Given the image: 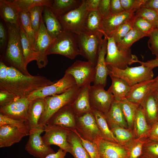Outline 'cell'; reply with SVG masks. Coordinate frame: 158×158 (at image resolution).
Wrapping results in <instances>:
<instances>
[{"instance_id": "681fc988", "label": "cell", "mask_w": 158, "mask_h": 158, "mask_svg": "<svg viewBox=\"0 0 158 158\" xmlns=\"http://www.w3.org/2000/svg\"><path fill=\"white\" fill-rule=\"evenodd\" d=\"M147 0H120L124 11L133 10L136 12L144 6Z\"/></svg>"}, {"instance_id": "ee69618b", "label": "cell", "mask_w": 158, "mask_h": 158, "mask_svg": "<svg viewBox=\"0 0 158 158\" xmlns=\"http://www.w3.org/2000/svg\"><path fill=\"white\" fill-rule=\"evenodd\" d=\"M25 121L12 118L0 114V126L5 125H11L17 127L27 136L29 135V130Z\"/></svg>"}, {"instance_id": "11a10c76", "label": "cell", "mask_w": 158, "mask_h": 158, "mask_svg": "<svg viewBox=\"0 0 158 158\" xmlns=\"http://www.w3.org/2000/svg\"><path fill=\"white\" fill-rule=\"evenodd\" d=\"M110 11L111 14H118L125 11L120 0H111Z\"/></svg>"}, {"instance_id": "d6986e66", "label": "cell", "mask_w": 158, "mask_h": 158, "mask_svg": "<svg viewBox=\"0 0 158 158\" xmlns=\"http://www.w3.org/2000/svg\"><path fill=\"white\" fill-rule=\"evenodd\" d=\"M45 106L44 98H39L30 101L27 117L25 121L29 133L41 128L39 122Z\"/></svg>"}, {"instance_id": "db71d44e", "label": "cell", "mask_w": 158, "mask_h": 158, "mask_svg": "<svg viewBox=\"0 0 158 158\" xmlns=\"http://www.w3.org/2000/svg\"><path fill=\"white\" fill-rule=\"evenodd\" d=\"M110 2L111 0H100L98 10L103 18L110 13Z\"/></svg>"}, {"instance_id": "836d02e7", "label": "cell", "mask_w": 158, "mask_h": 158, "mask_svg": "<svg viewBox=\"0 0 158 158\" xmlns=\"http://www.w3.org/2000/svg\"><path fill=\"white\" fill-rule=\"evenodd\" d=\"M83 0H54L50 9L56 16L65 13L77 8L82 4Z\"/></svg>"}, {"instance_id": "91938a15", "label": "cell", "mask_w": 158, "mask_h": 158, "mask_svg": "<svg viewBox=\"0 0 158 158\" xmlns=\"http://www.w3.org/2000/svg\"><path fill=\"white\" fill-rule=\"evenodd\" d=\"M144 6L152 9L158 13V0H147Z\"/></svg>"}, {"instance_id": "680465c9", "label": "cell", "mask_w": 158, "mask_h": 158, "mask_svg": "<svg viewBox=\"0 0 158 158\" xmlns=\"http://www.w3.org/2000/svg\"><path fill=\"white\" fill-rule=\"evenodd\" d=\"M137 62L140 63L141 64H143L145 66L150 67L153 69L158 67V59H155L147 61L145 62H142L139 60Z\"/></svg>"}, {"instance_id": "7a4b0ae2", "label": "cell", "mask_w": 158, "mask_h": 158, "mask_svg": "<svg viewBox=\"0 0 158 158\" xmlns=\"http://www.w3.org/2000/svg\"><path fill=\"white\" fill-rule=\"evenodd\" d=\"M8 40L5 50L3 54L4 60L9 65L23 74L30 75L24 66L20 27L5 23Z\"/></svg>"}, {"instance_id": "f1b7e54d", "label": "cell", "mask_w": 158, "mask_h": 158, "mask_svg": "<svg viewBox=\"0 0 158 158\" xmlns=\"http://www.w3.org/2000/svg\"><path fill=\"white\" fill-rule=\"evenodd\" d=\"M151 127L148 124L142 107L140 104L135 118L133 128L136 138H146Z\"/></svg>"}, {"instance_id": "74e56055", "label": "cell", "mask_w": 158, "mask_h": 158, "mask_svg": "<svg viewBox=\"0 0 158 158\" xmlns=\"http://www.w3.org/2000/svg\"><path fill=\"white\" fill-rule=\"evenodd\" d=\"M146 139L136 138L122 145L126 149V158H139L142 154L143 146Z\"/></svg>"}, {"instance_id": "3957f363", "label": "cell", "mask_w": 158, "mask_h": 158, "mask_svg": "<svg viewBox=\"0 0 158 158\" xmlns=\"http://www.w3.org/2000/svg\"><path fill=\"white\" fill-rule=\"evenodd\" d=\"M79 89L76 85L61 94L45 97V106L39 122L40 126L44 128L58 111L67 105L71 104L76 97Z\"/></svg>"}, {"instance_id": "ba28073f", "label": "cell", "mask_w": 158, "mask_h": 158, "mask_svg": "<svg viewBox=\"0 0 158 158\" xmlns=\"http://www.w3.org/2000/svg\"><path fill=\"white\" fill-rule=\"evenodd\" d=\"M106 37L107 44L105 61L107 66L124 69L128 65L137 62L138 58L135 55L131 54V49L125 51L120 50L113 37Z\"/></svg>"}, {"instance_id": "816d5d0a", "label": "cell", "mask_w": 158, "mask_h": 158, "mask_svg": "<svg viewBox=\"0 0 158 158\" xmlns=\"http://www.w3.org/2000/svg\"><path fill=\"white\" fill-rule=\"evenodd\" d=\"M18 98L12 93L0 90V108L9 104Z\"/></svg>"}, {"instance_id": "1f68e13d", "label": "cell", "mask_w": 158, "mask_h": 158, "mask_svg": "<svg viewBox=\"0 0 158 158\" xmlns=\"http://www.w3.org/2000/svg\"><path fill=\"white\" fill-rule=\"evenodd\" d=\"M109 76L112 82L111 85L107 90L113 95L115 100L120 102L126 98L131 87L123 79L111 75Z\"/></svg>"}, {"instance_id": "7bdbcfd3", "label": "cell", "mask_w": 158, "mask_h": 158, "mask_svg": "<svg viewBox=\"0 0 158 158\" xmlns=\"http://www.w3.org/2000/svg\"><path fill=\"white\" fill-rule=\"evenodd\" d=\"M44 6H36L30 9L28 11L30 22L35 36L40 28Z\"/></svg>"}, {"instance_id": "52a82bcc", "label": "cell", "mask_w": 158, "mask_h": 158, "mask_svg": "<svg viewBox=\"0 0 158 158\" xmlns=\"http://www.w3.org/2000/svg\"><path fill=\"white\" fill-rule=\"evenodd\" d=\"M89 11L85 0L77 8L63 14L56 16L62 26L63 31L79 34L85 31V23Z\"/></svg>"}, {"instance_id": "5bb4252c", "label": "cell", "mask_w": 158, "mask_h": 158, "mask_svg": "<svg viewBox=\"0 0 158 158\" xmlns=\"http://www.w3.org/2000/svg\"><path fill=\"white\" fill-rule=\"evenodd\" d=\"M76 85L73 77L70 74L65 73L57 82L36 91L28 97L30 101L39 98H45L61 94Z\"/></svg>"}, {"instance_id": "6125c7cd", "label": "cell", "mask_w": 158, "mask_h": 158, "mask_svg": "<svg viewBox=\"0 0 158 158\" xmlns=\"http://www.w3.org/2000/svg\"><path fill=\"white\" fill-rule=\"evenodd\" d=\"M153 80V88L158 89V75Z\"/></svg>"}, {"instance_id": "4316f807", "label": "cell", "mask_w": 158, "mask_h": 158, "mask_svg": "<svg viewBox=\"0 0 158 158\" xmlns=\"http://www.w3.org/2000/svg\"><path fill=\"white\" fill-rule=\"evenodd\" d=\"M20 11L13 1L0 0V14L5 23L20 27Z\"/></svg>"}, {"instance_id": "7c38bea8", "label": "cell", "mask_w": 158, "mask_h": 158, "mask_svg": "<svg viewBox=\"0 0 158 158\" xmlns=\"http://www.w3.org/2000/svg\"><path fill=\"white\" fill-rule=\"evenodd\" d=\"M70 130L64 128L47 124L44 126V133L42 138L47 145H55L66 152L70 153V145L67 140Z\"/></svg>"}, {"instance_id": "d4e9b609", "label": "cell", "mask_w": 158, "mask_h": 158, "mask_svg": "<svg viewBox=\"0 0 158 158\" xmlns=\"http://www.w3.org/2000/svg\"><path fill=\"white\" fill-rule=\"evenodd\" d=\"M42 17L47 32L54 39L63 31L61 23L49 7L44 6Z\"/></svg>"}, {"instance_id": "e7e4bbea", "label": "cell", "mask_w": 158, "mask_h": 158, "mask_svg": "<svg viewBox=\"0 0 158 158\" xmlns=\"http://www.w3.org/2000/svg\"><path fill=\"white\" fill-rule=\"evenodd\" d=\"M139 158H150L146 157L145 156H144L143 155H141L139 157Z\"/></svg>"}, {"instance_id": "be15d7a7", "label": "cell", "mask_w": 158, "mask_h": 158, "mask_svg": "<svg viewBox=\"0 0 158 158\" xmlns=\"http://www.w3.org/2000/svg\"><path fill=\"white\" fill-rule=\"evenodd\" d=\"M153 90L158 106V89L154 88Z\"/></svg>"}, {"instance_id": "7dc6e473", "label": "cell", "mask_w": 158, "mask_h": 158, "mask_svg": "<svg viewBox=\"0 0 158 158\" xmlns=\"http://www.w3.org/2000/svg\"><path fill=\"white\" fill-rule=\"evenodd\" d=\"M135 18L133 28L148 35L155 28L154 26L149 21L140 17Z\"/></svg>"}, {"instance_id": "ffe728a7", "label": "cell", "mask_w": 158, "mask_h": 158, "mask_svg": "<svg viewBox=\"0 0 158 158\" xmlns=\"http://www.w3.org/2000/svg\"><path fill=\"white\" fill-rule=\"evenodd\" d=\"M98 146L99 158H126L127 151L120 144L103 139L96 143Z\"/></svg>"}, {"instance_id": "484cf974", "label": "cell", "mask_w": 158, "mask_h": 158, "mask_svg": "<svg viewBox=\"0 0 158 158\" xmlns=\"http://www.w3.org/2000/svg\"><path fill=\"white\" fill-rule=\"evenodd\" d=\"M104 115L110 129L116 126L128 128L120 102L114 99L109 110Z\"/></svg>"}, {"instance_id": "e0dca14e", "label": "cell", "mask_w": 158, "mask_h": 158, "mask_svg": "<svg viewBox=\"0 0 158 158\" xmlns=\"http://www.w3.org/2000/svg\"><path fill=\"white\" fill-rule=\"evenodd\" d=\"M76 118L77 115L71 104H68L56 112L50 118L47 124L73 130L75 129Z\"/></svg>"}, {"instance_id": "ab89813d", "label": "cell", "mask_w": 158, "mask_h": 158, "mask_svg": "<svg viewBox=\"0 0 158 158\" xmlns=\"http://www.w3.org/2000/svg\"><path fill=\"white\" fill-rule=\"evenodd\" d=\"M20 11L28 12L31 8L38 6L50 7L53 0H16L13 1Z\"/></svg>"}, {"instance_id": "60d3db41", "label": "cell", "mask_w": 158, "mask_h": 158, "mask_svg": "<svg viewBox=\"0 0 158 158\" xmlns=\"http://www.w3.org/2000/svg\"><path fill=\"white\" fill-rule=\"evenodd\" d=\"M110 129L118 142L122 145L136 138L132 129L119 126L114 127Z\"/></svg>"}, {"instance_id": "e575fe53", "label": "cell", "mask_w": 158, "mask_h": 158, "mask_svg": "<svg viewBox=\"0 0 158 158\" xmlns=\"http://www.w3.org/2000/svg\"><path fill=\"white\" fill-rule=\"evenodd\" d=\"M148 35L140 31L133 28L119 42L116 43L118 49L121 50L129 49L135 42Z\"/></svg>"}, {"instance_id": "d6a6232c", "label": "cell", "mask_w": 158, "mask_h": 158, "mask_svg": "<svg viewBox=\"0 0 158 158\" xmlns=\"http://www.w3.org/2000/svg\"><path fill=\"white\" fill-rule=\"evenodd\" d=\"M92 112L103 139L111 142L118 143L109 127L104 114L94 110H92Z\"/></svg>"}, {"instance_id": "83f0119b", "label": "cell", "mask_w": 158, "mask_h": 158, "mask_svg": "<svg viewBox=\"0 0 158 158\" xmlns=\"http://www.w3.org/2000/svg\"><path fill=\"white\" fill-rule=\"evenodd\" d=\"M153 90L140 104L147 121L151 126L158 121V106Z\"/></svg>"}, {"instance_id": "8d00e7d4", "label": "cell", "mask_w": 158, "mask_h": 158, "mask_svg": "<svg viewBox=\"0 0 158 158\" xmlns=\"http://www.w3.org/2000/svg\"><path fill=\"white\" fill-rule=\"evenodd\" d=\"M20 30L22 47L23 53L25 67L27 68L28 63L36 60L37 55L30 45L28 37L22 28L20 26Z\"/></svg>"}, {"instance_id": "5b68a950", "label": "cell", "mask_w": 158, "mask_h": 158, "mask_svg": "<svg viewBox=\"0 0 158 158\" xmlns=\"http://www.w3.org/2000/svg\"><path fill=\"white\" fill-rule=\"evenodd\" d=\"M58 54L72 59L80 55L76 34L63 31L56 37L50 48L47 54Z\"/></svg>"}, {"instance_id": "d590c367", "label": "cell", "mask_w": 158, "mask_h": 158, "mask_svg": "<svg viewBox=\"0 0 158 158\" xmlns=\"http://www.w3.org/2000/svg\"><path fill=\"white\" fill-rule=\"evenodd\" d=\"M120 102L128 128L132 129L135 118L140 104L131 102L126 98Z\"/></svg>"}, {"instance_id": "bcb514c9", "label": "cell", "mask_w": 158, "mask_h": 158, "mask_svg": "<svg viewBox=\"0 0 158 158\" xmlns=\"http://www.w3.org/2000/svg\"><path fill=\"white\" fill-rule=\"evenodd\" d=\"M142 155L150 158H158V141L146 138Z\"/></svg>"}, {"instance_id": "f6af8a7d", "label": "cell", "mask_w": 158, "mask_h": 158, "mask_svg": "<svg viewBox=\"0 0 158 158\" xmlns=\"http://www.w3.org/2000/svg\"><path fill=\"white\" fill-rule=\"evenodd\" d=\"M135 13L137 16L140 17L147 20L154 25L156 28L158 13L155 11L144 6Z\"/></svg>"}, {"instance_id": "277c9868", "label": "cell", "mask_w": 158, "mask_h": 158, "mask_svg": "<svg viewBox=\"0 0 158 158\" xmlns=\"http://www.w3.org/2000/svg\"><path fill=\"white\" fill-rule=\"evenodd\" d=\"M109 75L119 78L124 80L130 86L142 82L153 79V68L143 64L134 67L128 66L121 69L108 65Z\"/></svg>"}, {"instance_id": "f907efd6", "label": "cell", "mask_w": 158, "mask_h": 158, "mask_svg": "<svg viewBox=\"0 0 158 158\" xmlns=\"http://www.w3.org/2000/svg\"><path fill=\"white\" fill-rule=\"evenodd\" d=\"M150 39L147 44L149 49L152 54L158 59V29H154L149 35Z\"/></svg>"}, {"instance_id": "8992f818", "label": "cell", "mask_w": 158, "mask_h": 158, "mask_svg": "<svg viewBox=\"0 0 158 158\" xmlns=\"http://www.w3.org/2000/svg\"><path fill=\"white\" fill-rule=\"evenodd\" d=\"M76 35L80 55L95 66L99 48L104 35L85 31Z\"/></svg>"}, {"instance_id": "9f6ffc18", "label": "cell", "mask_w": 158, "mask_h": 158, "mask_svg": "<svg viewBox=\"0 0 158 158\" xmlns=\"http://www.w3.org/2000/svg\"><path fill=\"white\" fill-rule=\"evenodd\" d=\"M146 138L152 140L158 141V121L152 126Z\"/></svg>"}, {"instance_id": "6f0895ef", "label": "cell", "mask_w": 158, "mask_h": 158, "mask_svg": "<svg viewBox=\"0 0 158 158\" xmlns=\"http://www.w3.org/2000/svg\"><path fill=\"white\" fill-rule=\"evenodd\" d=\"M88 10H98L100 0H85Z\"/></svg>"}, {"instance_id": "b9f144b4", "label": "cell", "mask_w": 158, "mask_h": 158, "mask_svg": "<svg viewBox=\"0 0 158 158\" xmlns=\"http://www.w3.org/2000/svg\"><path fill=\"white\" fill-rule=\"evenodd\" d=\"M136 17L134 13L133 16L120 26L107 37H113L116 43L120 42L133 28Z\"/></svg>"}, {"instance_id": "cb8c5ba5", "label": "cell", "mask_w": 158, "mask_h": 158, "mask_svg": "<svg viewBox=\"0 0 158 158\" xmlns=\"http://www.w3.org/2000/svg\"><path fill=\"white\" fill-rule=\"evenodd\" d=\"M153 79L131 86L126 98L131 102L140 104L153 89Z\"/></svg>"}, {"instance_id": "30bf717a", "label": "cell", "mask_w": 158, "mask_h": 158, "mask_svg": "<svg viewBox=\"0 0 158 158\" xmlns=\"http://www.w3.org/2000/svg\"><path fill=\"white\" fill-rule=\"evenodd\" d=\"M65 73L72 76L76 85L80 88L94 82L95 76V66L88 61L77 60L66 70Z\"/></svg>"}, {"instance_id": "6da1fadb", "label": "cell", "mask_w": 158, "mask_h": 158, "mask_svg": "<svg viewBox=\"0 0 158 158\" xmlns=\"http://www.w3.org/2000/svg\"><path fill=\"white\" fill-rule=\"evenodd\" d=\"M54 83L42 75H26L0 62V90L18 98L28 97L33 92Z\"/></svg>"}, {"instance_id": "03108f58", "label": "cell", "mask_w": 158, "mask_h": 158, "mask_svg": "<svg viewBox=\"0 0 158 158\" xmlns=\"http://www.w3.org/2000/svg\"><path fill=\"white\" fill-rule=\"evenodd\" d=\"M156 28H157L158 29V19L157 20V22H156Z\"/></svg>"}, {"instance_id": "603a6c76", "label": "cell", "mask_w": 158, "mask_h": 158, "mask_svg": "<svg viewBox=\"0 0 158 158\" xmlns=\"http://www.w3.org/2000/svg\"><path fill=\"white\" fill-rule=\"evenodd\" d=\"M26 136L15 126L9 125L0 126V147L11 146Z\"/></svg>"}, {"instance_id": "7402d4cb", "label": "cell", "mask_w": 158, "mask_h": 158, "mask_svg": "<svg viewBox=\"0 0 158 158\" xmlns=\"http://www.w3.org/2000/svg\"><path fill=\"white\" fill-rule=\"evenodd\" d=\"M90 84L80 88L78 93L71 104L77 115L92 111L90 99Z\"/></svg>"}, {"instance_id": "94428289", "label": "cell", "mask_w": 158, "mask_h": 158, "mask_svg": "<svg viewBox=\"0 0 158 158\" xmlns=\"http://www.w3.org/2000/svg\"><path fill=\"white\" fill-rule=\"evenodd\" d=\"M66 152L60 148L56 152L50 154L44 158H65Z\"/></svg>"}, {"instance_id": "f5cc1de1", "label": "cell", "mask_w": 158, "mask_h": 158, "mask_svg": "<svg viewBox=\"0 0 158 158\" xmlns=\"http://www.w3.org/2000/svg\"><path fill=\"white\" fill-rule=\"evenodd\" d=\"M8 40V34L6 27L1 21L0 22V48L2 54L6 47ZM3 53V54H4Z\"/></svg>"}, {"instance_id": "4fadbf2b", "label": "cell", "mask_w": 158, "mask_h": 158, "mask_svg": "<svg viewBox=\"0 0 158 158\" xmlns=\"http://www.w3.org/2000/svg\"><path fill=\"white\" fill-rule=\"evenodd\" d=\"M104 87L100 85H91L90 99L92 110L104 114L108 111L114 99L113 95L106 90Z\"/></svg>"}, {"instance_id": "9a60e30c", "label": "cell", "mask_w": 158, "mask_h": 158, "mask_svg": "<svg viewBox=\"0 0 158 158\" xmlns=\"http://www.w3.org/2000/svg\"><path fill=\"white\" fill-rule=\"evenodd\" d=\"M44 128L37 129L30 133L25 150L30 154L38 158H44L50 154L55 153L50 146L43 141L41 134Z\"/></svg>"}, {"instance_id": "f35d334b", "label": "cell", "mask_w": 158, "mask_h": 158, "mask_svg": "<svg viewBox=\"0 0 158 158\" xmlns=\"http://www.w3.org/2000/svg\"><path fill=\"white\" fill-rule=\"evenodd\" d=\"M20 26H21L26 34L31 46L34 50L36 36L31 25L29 12L20 11L19 15Z\"/></svg>"}, {"instance_id": "c3c4849f", "label": "cell", "mask_w": 158, "mask_h": 158, "mask_svg": "<svg viewBox=\"0 0 158 158\" xmlns=\"http://www.w3.org/2000/svg\"><path fill=\"white\" fill-rule=\"evenodd\" d=\"M74 130L80 137L83 146L91 158H99V149L97 143L83 139L78 135L75 129Z\"/></svg>"}, {"instance_id": "2e32d148", "label": "cell", "mask_w": 158, "mask_h": 158, "mask_svg": "<svg viewBox=\"0 0 158 158\" xmlns=\"http://www.w3.org/2000/svg\"><path fill=\"white\" fill-rule=\"evenodd\" d=\"M30 102L28 97L18 98L9 104L0 108V114L12 118L25 121Z\"/></svg>"}, {"instance_id": "44dd1931", "label": "cell", "mask_w": 158, "mask_h": 158, "mask_svg": "<svg viewBox=\"0 0 158 158\" xmlns=\"http://www.w3.org/2000/svg\"><path fill=\"white\" fill-rule=\"evenodd\" d=\"M133 10L125 11L116 14L110 13L108 16L104 18L103 25L104 36H108L120 26L121 25L134 14Z\"/></svg>"}, {"instance_id": "9c48e42d", "label": "cell", "mask_w": 158, "mask_h": 158, "mask_svg": "<svg viewBox=\"0 0 158 158\" xmlns=\"http://www.w3.org/2000/svg\"><path fill=\"white\" fill-rule=\"evenodd\" d=\"M75 130L82 138L92 142L103 139L92 111L77 115Z\"/></svg>"}, {"instance_id": "ac0fdd59", "label": "cell", "mask_w": 158, "mask_h": 158, "mask_svg": "<svg viewBox=\"0 0 158 158\" xmlns=\"http://www.w3.org/2000/svg\"><path fill=\"white\" fill-rule=\"evenodd\" d=\"M107 39L104 36L99 48L98 56L95 66V76L94 84L102 85L105 87L107 82L109 70L105 61V56L107 50Z\"/></svg>"}, {"instance_id": "8fae6325", "label": "cell", "mask_w": 158, "mask_h": 158, "mask_svg": "<svg viewBox=\"0 0 158 158\" xmlns=\"http://www.w3.org/2000/svg\"><path fill=\"white\" fill-rule=\"evenodd\" d=\"M54 40L47 32L42 16L40 28L36 36L34 48L37 55L36 61L38 68H44L47 65L48 52Z\"/></svg>"}, {"instance_id": "4dcf8cb0", "label": "cell", "mask_w": 158, "mask_h": 158, "mask_svg": "<svg viewBox=\"0 0 158 158\" xmlns=\"http://www.w3.org/2000/svg\"><path fill=\"white\" fill-rule=\"evenodd\" d=\"M67 140L70 146V153L74 158H91L83 146L80 137L74 130H70L68 135Z\"/></svg>"}, {"instance_id": "f546056e", "label": "cell", "mask_w": 158, "mask_h": 158, "mask_svg": "<svg viewBox=\"0 0 158 158\" xmlns=\"http://www.w3.org/2000/svg\"><path fill=\"white\" fill-rule=\"evenodd\" d=\"M103 17L98 10L89 11L85 23V31L99 33L104 35Z\"/></svg>"}]
</instances>
